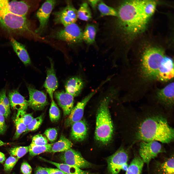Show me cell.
<instances>
[{"label":"cell","instance_id":"27","mask_svg":"<svg viewBox=\"0 0 174 174\" xmlns=\"http://www.w3.org/2000/svg\"><path fill=\"white\" fill-rule=\"evenodd\" d=\"M144 164L140 157H135L128 166L125 174H142Z\"/></svg>","mask_w":174,"mask_h":174},{"label":"cell","instance_id":"19","mask_svg":"<svg viewBox=\"0 0 174 174\" xmlns=\"http://www.w3.org/2000/svg\"><path fill=\"white\" fill-rule=\"evenodd\" d=\"M10 105L13 109L26 111L28 106V101L17 89L10 91L8 94Z\"/></svg>","mask_w":174,"mask_h":174},{"label":"cell","instance_id":"11","mask_svg":"<svg viewBox=\"0 0 174 174\" xmlns=\"http://www.w3.org/2000/svg\"><path fill=\"white\" fill-rule=\"evenodd\" d=\"M53 14L55 23L62 24L64 27L75 23L78 18L77 10L70 1L67 2L65 7Z\"/></svg>","mask_w":174,"mask_h":174},{"label":"cell","instance_id":"15","mask_svg":"<svg viewBox=\"0 0 174 174\" xmlns=\"http://www.w3.org/2000/svg\"><path fill=\"white\" fill-rule=\"evenodd\" d=\"M174 62L171 57L166 55L162 60L159 67L157 81L166 82L174 79Z\"/></svg>","mask_w":174,"mask_h":174},{"label":"cell","instance_id":"1","mask_svg":"<svg viewBox=\"0 0 174 174\" xmlns=\"http://www.w3.org/2000/svg\"><path fill=\"white\" fill-rule=\"evenodd\" d=\"M160 107L147 105L139 111L130 109V138L141 141H156L169 143L174 139V130Z\"/></svg>","mask_w":174,"mask_h":174},{"label":"cell","instance_id":"35","mask_svg":"<svg viewBox=\"0 0 174 174\" xmlns=\"http://www.w3.org/2000/svg\"><path fill=\"white\" fill-rule=\"evenodd\" d=\"M15 123L16 130L14 138L15 139H17L18 138L22 133L26 131L27 126L16 118L15 120Z\"/></svg>","mask_w":174,"mask_h":174},{"label":"cell","instance_id":"6","mask_svg":"<svg viewBox=\"0 0 174 174\" xmlns=\"http://www.w3.org/2000/svg\"><path fill=\"white\" fill-rule=\"evenodd\" d=\"M83 31L75 23L64 27L63 29L56 32L53 37L71 44L81 43L83 41Z\"/></svg>","mask_w":174,"mask_h":174},{"label":"cell","instance_id":"37","mask_svg":"<svg viewBox=\"0 0 174 174\" xmlns=\"http://www.w3.org/2000/svg\"><path fill=\"white\" fill-rule=\"evenodd\" d=\"M31 143L38 145H44L48 144L46 138L41 134H36L33 136Z\"/></svg>","mask_w":174,"mask_h":174},{"label":"cell","instance_id":"5","mask_svg":"<svg viewBox=\"0 0 174 174\" xmlns=\"http://www.w3.org/2000/svg\"><path fill=\"white\" fill-rule=\"evenodd\" d=\"M8 0H0V27L10 33L22 34L29 32L30 24L26 17L12 13L8 7Z\"/></svg>","mask_w":174,"mask_h":174},{"label":"cell","instance_id":"13","mask_svg":"<svg viewBox=\"0 0 174 174\" xmlns=\"http://www.w3.org/2000/svg\"><path fill=\"white\" fill-rule=\"evenodd\" d=\"M64 163L80 169L89 167L91 164L85 159L78 151L71 148L65 151L60 156Z\"/></svg>","mask_w":174,"mask_h":174},{"label":"cell","instance_id":"17","mask_svg":"<svg viewBox=\"0 0 174 174\" xmlns=\"http://www.w3.org/2000/svg\"><path fill=\"white\" fill-rule=\"evenodd\" d=\"M54 94L58 105L62 109L64 115L68 116L73 108L74 97L64 91H56Z\"/></svg>","mask_w":174,"mask_h":174},{"label":"cell","instance_id":"23","mask_svg":"<svg viewBox=\"0 0 174 174\" xmlns=\"http://www.w3.org/2000/svg\"><path fill=\"white\" fill-rule=\"evenodd\" d=\"M40 158L46 162L55 166L65 174H90L89 172L82 170L81 169L65 163H59L46 160L40 157Z\"/></svg>","mask_w":174,"mask_h":174},{"label":"cell","instance_id":"40","mask_svg":"<svg viewBox=\"0 0 174 174\" xmlns=\"http://www.w3.org/2000/svg\"><path fill=\"white\" fill-rule=\"evenodd\" d=\"M32 168L29 164L27 162H22L21 166V171L23 174H31Z\"/></svg>","mask_w":174,"mask_h":174},{"label":"cell","instance_id":"4","mask_svg":"<svg viewBox=\"0 0 174 174\" xmlns=\"http://www.w3.org/2000/svg\"><path fill=\"white\" fill-rule=\"evenodd\" d=\"M110 96H107L102 101L96 116L95 138L104 144L111 140L114 132V126L109 108Z\"/></svg>","mask_w":174,"mask_h":174},{"label":"cell","instance_id":"18","mask_svg":"<svg viewBox=\"0 0 174 174\" xmlns=\"http://www.w3.org/2000/svg\"><path fill=\"white\" fill-rule=\"evenodd\" d=\"M83 79L80 77L76 76L69 79L65 85V92L74 97L78 96L81 93L84 85Z\"/></svg>","mask_w":174,"mask_h":174},{"label":"cell","instance_id":"38","mask_svg":"<svg viewBox=\"0 0 174 174\" xmlns=\"http://www.w3.org/2000/svg\"><path fill=\"white\" fill-rule=\"evenodd\" d=\"M49 141L53 142L56 139L58 135L57 131L55 128H50L47 129L44 133Z\"/></svg>","mask_w":174,"mask_h":174},{"label":"cell","instance_id":"41","mask_svg":"<svg viewBox=\"0 0 174 174\" xmlns=\"http://www.w3.org/2000/svg\"><path fill=\"white\" fill-rule=\"evenodd\" d=\"M7 126L5 117L0 114V135L4 134L6 131Z\"/></svg>","mask_w":174,"mask_h":174},{"label":"cell","instance_id":"7","mask_svg":"<svg viewBox=\"0 0 174 174\" xmlns=\"http://www.w3.org/2000/svg\"><path fill=\"white\" fill-rule=\"evenodd\" d=\"M103 85V83H101L96 89L89 93L73 108L65 122V126L66 127L71 126L74 123L81 120L87 104Z\"/></svg>","mask_w":174,"mask_h":174},{"label":"cell","instance_id":"9","mask_svg":"<svg viewBox=\"0 0 174 174\" xmlns=\"http://www.w3.org/2000/svg\"><path fill=\"white\" fill-rule=\"evenodd\" d=\"M139 147L140 157L144 163L147 165L159 154L165 151L160 142L156 141H141Z\"/></svg>","mask_w":174,"mask_h":174},{"label":"cell","instance_id":"25","mask_svg":"<svg viewBox=\"0 0 174 174\" xmlns=\"http://www.w3.org/2000/svg\"><path fill=\"white\" fill-rule=\"evenodd\" d=\"M174 167L173 156L157 165L155 169L156 174H174Z\"/></svg>","mask_w":174,"mask_h":174},{"label":"cell","instance_id":"34","mask_svg":"<svg viewBox=\"0 0 174 174\" xmlns=\"http://www.w3.org/2000/svg\"><path fill=\"white\" fill-rule=\"evenodd\" d=\"M43 119L42 115L33 118L31 122L27 126L26 131H33L38 129L43 122Z\"/></svg>","mask_w":174,"mask_h":174},{"label":"cell","instance_id":"8","mask_svg":"<svg viewBox=\"0 0 174 174\" xmlns=\"http://www.w3.org/2000/svg\"><path fill=\"white\" fill-rule=\"evenodd\" d=\"M128 155L123 148L119 149L107 160L109 171L110 174H118L121 170L125 171L128 166Z\"/></svg>","mask_w":174,"mask_h":174},{"label":"cell","instance_id":"42","mask_svg":"<svg viewBox=\"0 0 174 174\" xmlns=\"http://www.w3.org/2000/svg\"><path fill=\"white\" fill-rule=\"evenodd\" d=\"M10 113L6 108L2 104L0 103V114L7 118L9 115Z\"/></svg>","mask_w":174,"mask_h":174},{"label":"cell","instance_id":"20","mask_svg":"<svg viewBox=\"0 0 174 174\" xmlns=\"http://www.w3.org/2000/svg\"><path fill=\"white\" fill-rule=\"evenodd\" d=\"M71 126L70 136L72 140L80 142L85 139L87 134V128L84 121L81 120L75 122Z\"/></svg>","mask_w":174,"mask_h":174},{"label":"cell","instance_id":"26","mask_svg":"<svg viewBox=\"0 0 174 174\" xmlns=\"http://www.w3.org/2000/svg\"><path fill=\"white\" fill-rule=\"evenodd\" d=\"M97 32L96 26L92 24H88L83 31L82 40L87 44L94 43L95 41Z\"/></svg>","mask_w":174,"mask_h":174},{"label":"cell","instance_id":"10","mask_svg":"<svg viewBox=\"0 0 174 174\" xmlns=\"http://www.w3.org/2000/svg\"><path fill=\"white\" fill-rule=\"evenodd\" d=\"M174 82H171L162 88L155 91V98L157 102L166 109H171L174 105Z\"/></svg>","mask_w":174,"mask_h":174},{"label":"cell","instance_id":"33","mask_svg":"<svg viewBox=\"0 0 174 174\" xmlns=\"http://www.w3.org/2000/svg\"><path fill=\"white\" fill-rule=\"evenodd\" d=\"M16 118L27 126L34 118L31 114H26V111L18 110H17Z\"/></svg>","mask_w":174,"mask_h":174},{"label":"cell","instance_id":"45","mask_svg":"<svg viewBox=\"0 0 174 174\" xmlns=\"http://www.w3.org/2000/svg\"><path fill=\"white\" fill-rule=\"evenodd\" d=\"M100 1V0H88V2L92 8L93 9H95L97 6L98 4Z\"/></svg>","mask_w":174,"mask_h":174},{"label":"cell","instance_id":"47","mask_svg":"<svg viewBox=\"0 0 174 174\" xmlns=\"http://www.w3.org/2000/svg\"><path fill=\"white\" fill-rule=\"evenodd\" d=\"M6 144L7 143H4L2 141L0 140V146Z\"/></svg>","mask_w":174,"mask_h":174},{"label":"cell","instance_id":"46","mask_svg":"<svg viewBox=\"0 0 174 174\" xmlns=\"http://www.w3.org/2000/svg\"><path fill=\"white\" fill-rule=\"evenodd\" d=\"M5 159V155L3 153L0 152V163H3Z\"/></svg>","mask_w":174,"mask_h":174},{"label":"cell","instance_id":"32","mask_svg":"<svg viewBox=\"0 0 174 174\" xmlns=\"http://www.w3.org/2000/svg\"><path fill=\"white\" fill-rule=\"evenodd\" d=\"M49 115L50 120L52 122L57 121L60 117L59 109L53 100H51L49 110Z\"/></svg>","mask_w":174,"mask_h":174},{"label":"cell","instance_id":"3","mask_svg":"<svg viewBox=\"0 0 174 174\" xmlns=\"http://www.w3.org/2000/svg\"><path fill=\"white\" fill-rule=\"evenodd\" d=\"M143 46L135 59V70L132 75L131 85H133L131 90L135 92L140 88L143 91L157 81L159 69L166 55L164 49L159 46L148 44Z\"/></svg>","mask_w":174,"mask_h":174},{"label":"cell","instance_id":"48","mask_svg":"<svg viewBox=\"0 0 174 174\" xmlns=\"http://www.w3.org/2000/svg\"><path fill=\"white\" fill-rule=\"evenodd\" d=\"M13 174H14V173H13Z\"/></svg>","mask_w":174,"mask_h":174},{"label":"cell","instance_id":"36","mask_svg":"<svg viewBox=\"0 0 174 174\" xmlns=\"http://www.w3.org/2000/svg\"><path fill=\"white\" fill-rule=\"evenodd\" d=\"M18 159L15 157L10 156L6 160L4 165L5 171L7 173L11 172L14 167Z\"/></svg>","mask_w":174,"mask_h":174},{"label":"cell","instance_id":"44","mask_svg":"<svg viewBox=\"0 0 174 174\" xmlns=\"http://www.w3.org/2000/svg\"><path fill=\"white\" fill-rule=\"evenodd\" d=\"M35 174H49L45 167H38L36 169Z\"/></svg>","mask_w":174,"mask_h":174},{"label":"cell","instance_id":"14","mask_svg":"<svg viewBox=\"0 0 174 174\" xmlns=\"http://www.w3.org/2000/svg\"><path fill=\"white\" fill-rule=\"evenodd\" d=\"M27 88L29 95L28 101V106L34 110L43 109L48 103L46 94L30 86Z\"/></svg>","mask_w":174,"mask_h":174},{"label":"cell","instance_id":"28","mask_svg":"<svg viewBox=\"0 0 174 174\" xmlns=\"http://www.w3.org/2000/svg\"><path fill=\"white\" fill-rule=\"evenodd\" d=\"M97 7L101 16H111L115 17L117 15L116 9L108 6L101 1L100 0Z\"/></svg>","mask_w":174,"mask_h":174},{"label":"cell","instance_id":"30","mask_svg":"<svg viewBox=\"0 0 174 174\" xmlns=\"http://www.w3.org/2000/svg\"><path fill=\"white\" fill-rule=\"evenodd\" d=\"M52 143L44 145H38L31 143L29 146V152L30 155L34 157L45 152H49Z\"/></svg>","mask_w":174,"mask_h":174},{"label":"cell","instance_id":"12","mask_svg":"<svg viewBox=\"0 0 174 174\" xmlns=\"http://www.w3.org/2000/svg\"><path fill=\"white\" fill-rule=\"evenodd\" d=\"M57 3L55 0H46L37 11L36 16L39 24L35 31L36 33L41 34L46 28L50 14Z\"/></svg>","mask_w":174,"mask_h":174},{"label":"cell","instance_id":"21","mask_svg":"<svg viewBox=\"0 0 174 174\" xmlns=\"http://www.w3.org/2000/svg\"><path fill=\"white\" fill-rule=\"evenodd\" d=\"M8 7L9 11L16 15L26 17L30 7L27 2L24 1H8Z\"/></svg>","mask_w":174,"mask_h":174},{"label":"cell","instance_id":"22","mask_svg":"<svg viewBox=\"0 0 174 174\" xmlns=\"http://www.w3.org/2000/svg\"><path fill=\"white\" fill-rule=\"evenodd\" d=\"M10 43L14 51L24 64L26 65L30 64L31 60L25 46L13 38H11Z\"/></svg>","mask_w":174,"mask_h":174},{"label":"cell","instance_id":"2","mask_svg":"<svg viewBox=\"0 0 174 174\" xmlns=\"http://www.w3.org/2000/svg\"><path fill=\"white\" fill-rule=\"evenodd\" d=\"M146 0H124L120 3L112 24L111 35L114 41L124 43L145 30L151 17L145 11Z\"/></svg>","mask_w":174,"mask_h":174},{"label":"cell","instance_id":"16","mask_svg":"<svg viewBox=\"0 0 174 174\" xmlns=\"http://www.w3.org/2000/svg\"><path fill=\"white\" fill-rule=\"evenodd\" d=\"M50 66L46 70L47 76L44 87L49 94L51 100L53 99L54 91L58 87V81L56 76L53 63L50 59Z\"/></svg>","mask_w":174,"mask_h":174},{"label":"cell","instance_id":"43","mask_svg":"<svg viewBox=\"0 0 174 174\" xmlns=\"http://www.w3.org/2000/svg\"><path fill=\"white\" fill-rule=\"evenodd\" d=\"M49 174H65L58 168L45 167Z\"/></svg>","mask_w":174,"mask_h":174},{"label":"cell","instance_id":"31","mask_svg":"<svg viewBox=\"0 0 174 174\" xmlns=\"http://www.w3.org/2000/svg\"><path fill=\"white\" fill-rule=\"evenodd\" d=\"M29 146L15 147L10 149L9 153L10 156L18 160L29 152Z\"/></svg>","mask_w":174,"mask_h":174},{"label":"cell","instance_id":"24","mask_svg":"<svg viewBox=\"0 0 174 174\" xmlns=\"http://www.w3.org/2000/svg\"><path fill=\"white\" fill-rule=\"evenodd\" d=\"M72 145V142L65 136L62 135L57 141L52 143L49 152L55 153L64 152L71 148Z\"/></svg>","mask_w":174,"mask_h":174},{"label":"cell","instance_id":"39","mask_svg":"<svg viewBox=\"0 0 174 174\" xmlns=\"http://www.w3.org/2000/svg\"><path fill=\"white\" fill-rule=\"evenodd\" d=\"M0 103L5 106L10 113V105L8 99L6 94V90L3 89L0 91Z\"/></svg>","mask_w":174,"mask_h":174},{"label":"cell","instance_id":"29","mask_svg":"<svg viewBox=\"0 0 174 174\" xmlns=\"http://www.w3.org/2000/svg\"><path fill=\"white\" fill-rule=\"evenodd\" d=\"M78 18L81 20L88 21L92 18L91 10L88 4L84 2L80 6L77 10Z\"/></svg>","mask_w":174,"mask_h":174}]
</instances>
